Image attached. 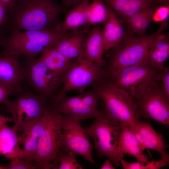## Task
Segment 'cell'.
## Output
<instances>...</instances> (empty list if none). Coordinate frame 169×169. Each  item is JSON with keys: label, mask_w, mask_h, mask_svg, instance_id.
<instances>
[{"label": "cell", "mask_w": 169, "mask_h": 169, "mask_svg": "<svg viewBox=\"0 0 169 169\" xmlns=\"http://www.w3.org/2000/svg\"><path fill=\"white\" fill-rule=\"evenodd\" d=\"M62 11L56 0H15L7 11L3 27L15 30H38L53 28Z\"/></svg>", "instance_id": "1"}, {"label": "cell", "mask_w": 169, "mask_h": 169, "mask_svg": "<svg viewBox=\"0 0 169 169\" xmlns=\"http://www.w3.org/2000/svg\"><path fill=\"white\" fill-rule=\"evenodd\" d=\"M167 25L166 21L161 23L158 29L148 35L137 37L127 34L119 45L110 49L109 59L103 69L104 75H110L123 69L148 61L150 45L159 35L163 33Z\"/></svg>", "instance_id": "2"}, {"label": "cell", "mask_w": 169, "mask_h": 169, "mask_svg": "<svg viewBox=\"0 0 169 169\" xmlns=\"http://www.w3.org/2000/svg\"><path fill=\"white\" fill-rule=\"evenodd\" d=\"M102 76L91 86L102 101L101 110L121 125L131 126L139 122L141 118L132 98Z\"/></svg>", "instance_id": "3"}, {"label": "cell", "mask_w": 169, "mask_h": 169, "mask_svg": "<svg viewBox=\"0 0 169 169\" xmlns=\"http://www.w3.org/2000/svg\"><path fill=\"white\" fill-rule=\"evenodd\" d=\"M70 32L61 34L53 27L38 30L13 31L4 39L3 52L26 59L34 58L45 49L54 47Z\"/></svg>", "instance_id": "4"}, {"label": "cell", "mask_w": 169, "mask_h": 169, "mask_svg": "<svg viewBox=\"0 0 169 169\" xmlns=\"http://www.w3.org/2000/svg\"><path fill=\"white\" fill-rule=\"evenodd\" d=\"M61 115L49 105L44 110V131L32 161L37 169H58L59 166L58 153L62 136L60 126Z\"/></svg>", "instance_id": "5"}, {"label": "cell", "mask_w": 169, "mask_h": 169, "mask_svg": "<svg viewBox=\"0 0 169 169\" xmlns=\"http://www.w3.org/2000/svg\"><path fill=\"white\" fill-rule=\"evenodd\" d=\"M160 69L151 66L148 61L123 69L110 75H103L134 99L150 90L160 81Z\"/></svg>", "instance_id": "6"}, {"label": "cell", "mask_w": 169, "mask_h": 169, "mask_svg": "<svg viewBox=\"0 0 169 169\" xmlns=\"http://www.w3.org/2000/svg\"><path fill=\"white\" fill-rule=\"evenodd\" d=\"M48 101L43 96L23 88L16 99H8L4 105L14 122L13 127L18 132L28 123L43 115Z\"/></svg>", "instance_id": "7"}, {"label": "cell", "mask_w": 169, "mask_h": 169, "mask_svg": "<svg viewBox=\"0 0 169 169\" xmlns=\"http://www.w3.org/2000/svg\"><path fill=\"white\" fill-rule=\"evenodd\" d=\"M100 110L93 122L84 128L89 136L93 140L99 157L106 156L110 161L117 145L122 125Z\"/></svg>", "instance_id": "8"}, {"label": "cell", "mask_w": 169, "mask_h": 169, "mask_svg": "<svg viewBox=\"0 0 169 169\" xmlns=\"http://www.w3.org/2000/svg\"><path fill=\"white\" fill-rule=\"evenodd\" d=\"M103 74L101 67L84 57L76 59L63 75L61 89L51 99H58L72 90H76L79 94L83 93Z\"/></svg>", "instance_id": "9"}, {"label": "cell", "mask_w": 169, "mask_h": 169, "mask_svg": "<svg viewBox=\"0 0 169 169\" xmlns=\"http://www.w3.org/2000/svg\"><path fill=\"white\" fill-rule=\"evenodd\" d=\"M22 63L24 82L36 93L51 99L62 84V76L50 70L39 58H24Z\"/></svg>", "instance_id": "10"}, {"label": "cell", "mask_w": 169, "mask_h": 169, "mask_svg": "<svg viewBox=\"0 0 169 169\" xmlns=\"http://www.w3.org/2000/svg\"><path fill=\"white\" fill-rule=\"evenodd\" d=\"M79 118L61 115L60 126L62 132L59 150L64 154L73 152L83 156L88 161L96 164L92 156L95 148Z\"/></svg>", "instance_id": "11"}, {"label": "cell", "mask_w": 169, "mask_h": 169, "mask_svg": "<svg viewBox=\"0 0 169 169\" xmlns=\"http://www.w3.org/2000/svg\"><path fill=\"white\" fill-rule=\"evenodd\" d=\"M140 118L151 119L169 125V99L160 81L150 90L133 99Z\"/></svg>", "instance_id": "12"}, {"label": "cell", "mask_w": 169, "mask_h": 169, "mask_svg": "<svg viewBox=\"0 0 169 169\" xmlns=\"http://www.w3.org/2000/svg\"><path fill=\"white\" fill-rule=\"evenodd\" d=\"M20 57L3 52L0 55V80L13 95L19 94L24 88V69Z\"/></svg>", "instance_id": "13"}, {"label": "cell", "mask_w": 169, "mask_h": 169, "mask_svg": "<svg viewBox=\"0 0 169 169\" xmlns=\"http://www.w3.org/2000/svg\"><path fill=\"white\" fill-rule=\"evenodd\" d=\"M144 151L146 149L154 150L161 154V159L169 160L166 152L169 146L164 141L162 135L156 132L149 122L139 121L127 126Z\"/></svg>", "instance_id": "14"}, {"label": "cell", "mask_w": 169, "mask_h": 169, "mask_svg": "<svg viewBox=\"0 0 169 169\" xmlns=\"http://www.w3.org/2000/svg\"><path fill=\"white\" fill-rule=\"evenodd\" d=\"M122 127L118 143L113 158L109 161L116 166L120 163L119 160L122 158L125 154H129L135 157L138 161L146 162L147 157L143 153L142 149L138 141L127 125Z\"/></svg>", "instance_id": "15"}, {"label": "cell", "mask_w": 169, "mask_h": 169, "mask_svg": "<svg viewBox=\"0 0 169 169\" xmlns=\"http://www.w3.org/2000/svg\"><path fill=\"white\" fill-rule=\"evenodd\" d=\"M44 127L43 115L27 124L21 131V133L18 136L20 144L21 143L23 146V158L27 162L32 163Z\"/></svg>", "instance_id": "16"}, {"label": "cell", "mask_w": 169, "mask_h": 169, "mask_svg": "<svg viewBox=\"0 0 169 169\" xmlns=\"http://www.w3.org/2000/svg\"><path fill=\"white\" fill-rule=\"evenodd\" d=\"M86 28L81 31L71 32L60 38L54 47L66 57L71 59L84 57L85 44L88 32Z\"/></svg>", "instance_id": "17"}, {"label": "cell", "mask_w": 169, "mask_h": 169, "mask_svg": "<svg viewBox=\"0 0 169 169\" xmlns=\"http://www.w3.org/2000/svg\"><path fill=\"white\" fill-rule=\"evenodd\" d=\"M124 23V21L110 8L108 18L102 31L105 51L118 46L126 37L127 34L123 26Z\"/></svg>", "instance_id": "18"}, {"label": "cell", "mask_w": 169, "mask_h": 169, "mask_svg": "<svg viewBox=\"0 0 169 169\" xmlns=\"http://www.w3.org/2000/svg\"><path fill=\"white\" fill-rule=\"evenodd\" d=\"M102 31L101 27L97 26L88 31L84 52L85 58L101 68L105 63L103 58L105 50Z\"/></svg>", "instance_id": "19"}, {"label": "cell", "mask_w": 169, "mask_h": 169, "mask_svg": "<svg viewBox=\"0 0 169 169\" xmlns=\"http://www.w3.org/2000/svg\"><path fill=\"white\" fill-rule=\"evenodd\" d=\"M90 3V0H85L72 8L66 14L64 21L55 24L53 27L54 29L61 34L78 31L80 27L87 24V10Z\"/></svg>", "instance_id": "20"}, {"label": "cell", "mask_w": 169, "mask_h": 169, "mask_svg": "<svg viewBox=\"0 0 169 169\" xmlns=\"http://www.w3.org/2000/svg\"><path fill=\"white\" fill-rule=\"evenodd\" d=\"M17 132L7 123L0 126V154L11 161L18 157L23 158V156Z\"/></svg>", "instance_id": "21"}, {"label": "cell", "mask_w": 169, "mask_h": 169, "mask_svg": "<svg viewBox=\"0 0 169 169\" xmlns=\"http://www.w3.org/2000/svg\"><path fill=\"white\" fill-rule=\"evenodd\" d=\"M115 14L123 21L152 5V0H103Z\"/></svg>", "instance_id": "22"}, {"label": "cell", "mask_w": 169, "mask_h": 169, "mask_svg": "<svg viewBox=\"0 0 169 169\" xmlns=\"http://www.w3.org/2000/svg\"><path fill=\"white\" fill-rule=\"evenodd\" d=\"M41 54L39 59L50 70L62 77L74 61L73 59L66 57L54 47L45 49Z\"/></svg>", "instance_id": "23"}, {"label": "cell", "mask_w": 169, "mask_h": 169, "mask_svg": "<svg viewBox=\"0 0 169 169\" xmlns=\"http://www.w3.org/2000/svg\"><path fill=\"white\" fill-rule=\"evenodd\" d=\"M156 8L153 5L140 11L124 20L131 33L143 35L149 28Z\"/></svg>", "instance_id": "24"}, {"label": "cell", "mask_w": 169, "mask_h": 169, "mask_svg": "<svg viewBox=\"0 0 169 169\" xmlns=\"http://www.w3.org/2000/svg\"><path fill=\"white\" fill-rule=\"evenodd\" d=\"M110 9L103 0H93L87 10V25L105 24L108 18Z\"/></svg>", "instance_id": "25"}, {"label": "cell", "mask_w": 169, "mask_h": 169, "mask_svg": "<svg viewBox=\"0 0 169 169\" xmlns=\"http://www.w3.org/2000/svg\"><path fill=\"white\" fill-rule=\"evenodd\" d=\"M125 169H158L169 165V160L161 158L158 161H148L146 162L137 161L134 162H129L122 158L119 160Z\"/></svg>", "instance_id": "26"}, {"label": "cell", "mask_w": 169, "mask_h": 169, "mask_svg": "<svg viewBox=\"0 0 169 169\" xmlns=\"http://www.w3.org/2000/svg\"><path fill=\"white\" fill-rule=\"evenodd\" d=\"M77 154L69 152L67 155L59 150L58 153L59 166L58 169H83V165L79 164L76 160Z\"/></svg>", "instance_id": "27"}, {"label": "cell", "mask_w": 169, "mask_h": 169, "mask_svg": "<svg viewBox=\"0 0 169 169\" xmlns=\"http://www.w3.org/2000/svg\"><path fill=\"white\" fill-rule=\"evenodd\" d=\"M169 55V52L150 47L148 54V62L153 67L161 69L164 67V63Z\"/></svg>", "instance_id": "28"}, {"label": "cell", "mask_w": 169, "mask_h": 169, "mask_svg": "<svg viewBox=\"0 0 169 169\" xmlns=\"http://www.w3.org/2000/svg\"><path fill=\"white\" fill-rule=\"evenodd\" d=\"M169 35L161 33L159 35L151 44L150 48L169 52Z\"/></svg>", "instance_id": "29"}, {"label": "cell", "mask_w": 169, "mask_h": 169, "mask_svg": "<svg viewBox=\"0 0 169 169\" xmlns=\"http://www.w3.org/2000/svg\"><path fill=\"white\" fill-rule=\"evenodd\" d=\"M3 169H35L36 166L31 162H28L24 159L20 157L11 160L10 164L2 166Z\"/></svg>", "instance_id": "30"}, {"label": "cell", "mask_w": 169, "mask_h": 169, "mask_svg": "<svg viewBox=\"0 0 169 169\" xmlns=\"http://www.w3.org/2000/svg\"><path fill=\"white\" fill-rule=\"evenodd\" d=\"M159 79L161 81L164 92L166 97L169 99V68L163 67L160 70Z\"/></svg>", "instance_id": "31"}, {"label": "cell", "mask_w": 169, "mask_h": 169, "mask_svg": "<svg viewBox=\"0 0 169 169\" xmlns=\"http://www.w3.org/2000/svg\"><path fill=\"white\" fill-rule=\"evenodd\" d=\"M169 14V7L162 6L156 9L154 13L152 21L162 23L168 18Z\"/></svg>", "instance_id": "32"}, {"label": "cell", "mask_w": 169, "mask_h": 169, "mask_svg": "<svg viewBox=\"0 0 169 169\" xmlns=\"http://www.w3.org/2000/svg\"><path fill=\"white\" fill-rule=\"evenodd\" d=\"M12 95L11 90L0 80V104H4L8 97Z\"/></svg>", "instance_id": "33"}, {"label": "cell", "mask_w": 169, "mask_h": 169, "mask_svg": "<svg viewBox=\"0 0 169 169\" xmlns=\"http://www.w3.org/2000/svg\"><path fill=\"white\" fill-rule=\"evenodd\" d=\"M85 0H61L62 11L68 8H73L82 3Z\"/></svg>", "instance_id": "34"}, {"label": "cell", "mask_w": 169, "mask_h": 169, "mask_svg": "<svg viewBox=\"0 0 169 169\" xmlns=\"http://www.w3.org/2000/svg\"><path fill=\"white\" fill-rule=\"evenodd\" d=\"M15 0H0V4L6 10H9L13 7Z\"/></svg>", "instance_id": "35"}, {"label": "cell", "mask_w": 169, "mask_h": 169, "mask_svg": "<svg viewBox=\"0 0 169 169\" xmlns=\"http://www.w3.org/2000/svg\"><path fill=\"white\" fill-rule=\"evenodd\" d=\"M7 11L0 4V26L3 27L5 20Z\"/></svg>", "instance_id": "36"}, {"label": "cell", "mask_w": 169, "mask_h": 169, "mask_svg": "<svg viewBox=\"0 0 169 169\" xmlns=\"http://www.w3.org/2000/svg\"><path fill=\"white\" fill-rule=\"evenodd\" d=\"M7 31L3 27L0 26V46H2L3 40L6 35Z\"/></svg>", "instance_id": "37"}, {"label": "cell", "mask_w": 169, "mask_h": 169, "mask_svg": "<svg viewBox=\"0 0 169 169\" xmlns=\"http://www.w3.org/2000/svg\"><path fill=\"white\" fill-rule=\"evenodd\" d=\"M11 121H13V120L11 117H5L0 114V126L5 123H7L8 122Z\"/></svg>", "instance_id": "38"}, {"label": "cell", "mask_w": 169, "mask_h": 169, "mask_svg": "<svg viewBox=\"0 0 169 169\" xmlns=\"http://www.w3.org/2000/svg\"><path fill=\"white\" fill-rule=\"evenodd\" d=\"M115 168L108 159L106 160L104 164L100 168V169H114Z\"/></svg>", "instance_id": "39"}, {"label": "cell", "mask_w": 169, "mask_h": 169, "mask_svg": "<svg viewBox=\"0 0 169 169\" xmlns=\"http://www.w3.org/2000/svg\"><path fill=\"white\" fill-rule=\"evenodd\" d=\"M153 1H154L160 4H162V0H152Z\"/></svg>", "instance_id": "40"}, {"label": "cell", "mask_w": 169, "mask_h": 169, "mask_svg": "<svg viewBox=\"0 0 169 169\" xmlns=\"http://www.w3.org/2000/svg\"><path fill=\"white\" fill-rule=\"evenodd\" d=\"M0 169H3L2 166H1L0 165Z\"/></svg>", "instance_id": "41"}]
</instances>
